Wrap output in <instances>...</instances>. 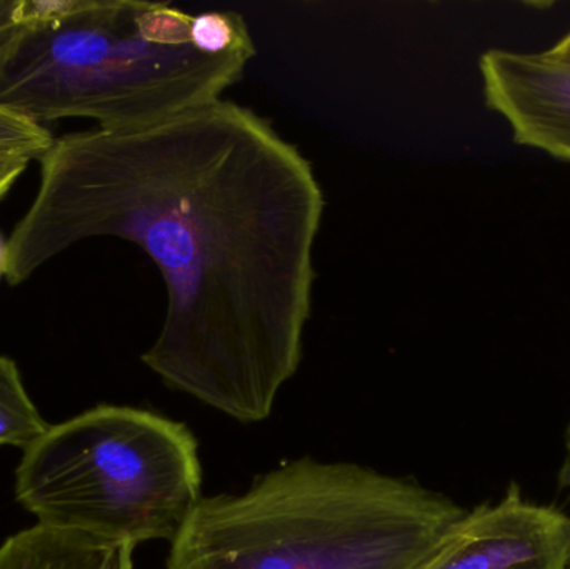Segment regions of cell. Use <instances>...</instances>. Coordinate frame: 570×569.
Masks as SVG:
<instances>
[{"mask_svg":"<svg viewBox=\"0 0 570 569\" xmlns=\"http://www.w3.org/2000/svg\"><path fill=\"white\" fill-rule=\"evenodd\" d=\"M324 210L311 160L220 99L153 126L56 139L6 241L3 276L19 286L90 237L136 244L167 291L142 363L173 390L257 423L301 366Z\"/></svg>","mask_w":570,"mask_h":569,"instance_id":"1","label":"cell"},{"mask_svg":"<svg viewBox=\"0 0 570 569\" xmlns=\"http://www.w3.org/2000/svg\"><path fill=\"white\" fill-rule=\"evenodd\" d=\"M464 513L414 481L297 460L203 498L164 569H415Z\"/></svg>","mask_w":570,"mask_h":569,"instance_id":"2","label":"cell"},{"mask_svg":"<svg viewBox=\"0 0 570 569\" xmlns=\"http://www.w3.org/2000/svg\"><path fill=\"white\" fill-rule=\"evenodd\" d=\"M137 0H53L0 49V104L37 122L153 126L223 99L257 50L210 57L140 32Z\"/></svg>","mask_w":570,"mask_h":569,"instance_id":"3","label":"cell"},{"mask_svg":"<svg viewBox=\"0 0 570 569\" xmlns=\"http://www.w3.org/2000/svg\"><path fill=\"white\" fill-rule=\"evenodd\" d=\"M197 448L186 424L104 404L23 451L16 498L42 527L102 547L174 543L203 500Z\"/></svg>","mask_w":570,"mask_h":569,"instance_id":"4","label":"cell"},{"mask_svg":"<svg viewBox=\"0 0 570 569\" xmlns=\"http://www.w3.org/2000/svg\"><path fill=\"white\" fill-rule=\"evenodd\" d=\"M415 569H570V517L512 483L498 501L465 510Z\"/></svg>","mask_w":570,"mask_h":569,"instance_id":"5","label":"cell"},{"mask_svg":"<svg viewBox=\"0 0 570 569\" xmlns=\"http://www.w3.org/2000/svg\"><path fill=\"white\" fill-rule=\"evenodd\" d=\"M479 72L485 107L508 122L512 140L570 164V63L491 47Z\"/></svg>","mask_w":570,"mask_h":569,"instance_id":"6","label":"cell"},{"mask_svg":"<svg viewBox=\"0 0 570 569\" xmlns=\"http://www.w3.org/2000/svg\"><path fill=\"white\" fill-rule=\"evenodd\" d=\"M0 569H119V550L37 523L0 547Z\"/></svg>","mask_w":570,"mask_h":569,"instance_id":"7","label":"cell"},{"mask_svg":"<svg viewBox=\"0 0 570 569\" xmlns=\"http://www.w3.org/2000/svg\"><path fill=\"white\" fill-rule=\"evenodd\" d=\"M49 428L27 394L16 361L0 356V448L29 450Z\"/></svg>","mask_w":570,"mask_h":569,"instance_id":"8","label":"cell"},{"mask_svg":"<svg viewBox=\"0 0 570 569\" xmlns=\"http://www.w3.org/2000/svg\"><path fill=\"white\" fill-rule=\"evenodd\" d=\"M190 46L210 57L257 50L246 19L230 10H209L194 16Z\"/></svg>","mask_w":570,"mask_h":569,"instance_id":"9","label":"cell"},{"mask_svg":"<svg viewBox=\"0 0 570 569\" xmlns=\"http://www.w3.org/2000/svg\"><path fill=\"white\" fill-rule=\"evenodd\" d=\"M53 143L43 124L0 104V163H40Z\"/></svg>","mask_w":570,"mask_h":569,"instance_id":"10","label":"cell"},{"mask_svg":"<svg viewBox=\"0 0 570 569\" xmlns=\"http://www.w3.org/2000/svg\"><path fill=\"white\" fill-rule=\"evenodd\" d=\"M193 13L166 2H142L139 27L149 42L160 47L190 46Z\"/></svg>","mask_w":570,"mask_h":569,"instance_id":"11","label":"cell"},{"mask_svg":"<svg viewBox=\"0 0 570 569\" xmlns=\"http://www.w3.org/2000/svg\"><path fill=\"white\" fill-rule=\"evenodd\" d=\"M36 19V0H0V49Z\"/></svg>","mask_w":570,"mask_h":569,"instance_id":"12","label":"cell"},{"mask_svg":"<svg viewBox=\"0 0 570 569\" xmlns=\"http://www.w3.org/2000/svg\"><path fill=\"white\" fill-rule=\"evenodd\" d=\"M27 167L26 163H0V200L16 186Z\"/></svg>","mask_w":570,"mask_h":569,"instance_id":"13","label":"cell"},{"mask_svg":"<svg viewBox=\"0 0 570 569\" xmlns=\"http://www.w3.org/2000/svg\"><path fill=\"white\" fill-rule=\"evenodd\" d=\"M549 56L554 59L562 60V62L570 63V30L561 37L551 49L546 50Z\"/></svg>","mask_w":570,"mask_h":569,"instance_id":"14","label":"cell"},{"mask_svg":"<svg viewBox=\"0 0 570 569\" xmlns=\"http://www.w3.org/2000/svg\"><path fill=\"white\" fill-rule=\"evenodd\" d=\"M134 548L124 547L119 550V569H136L134 568Z\"/></svg>","mask_w":570,"mask_h":569,"instance_id":"15","label":"cell"},{"mask_svg":"<svg viewBox=\"0 0 570 569\" xmlns=\"http://www.w3.org/2000/svg\"><path fill=\"white\" fill-rule=\"evenodd\" d=\"M3 247L6 243H0V276H3Z\"/></svg>","mask_w":570,"mask_h":569,"instance_id":"16","label":"cell"}]
</instances>
